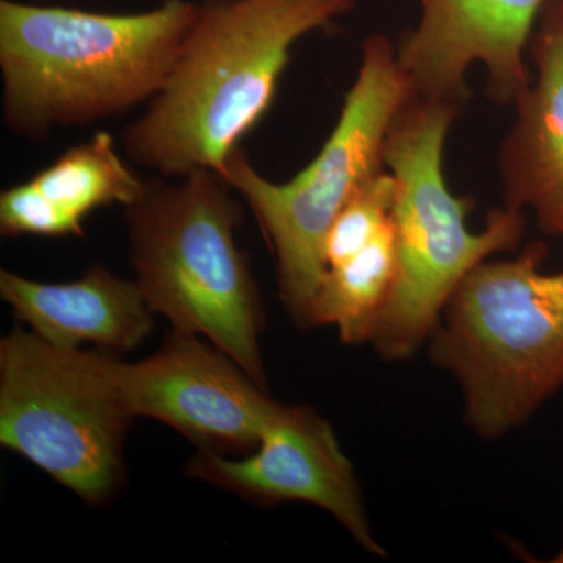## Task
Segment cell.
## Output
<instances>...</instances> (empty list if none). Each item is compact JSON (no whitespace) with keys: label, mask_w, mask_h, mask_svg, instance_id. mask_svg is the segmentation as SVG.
<instances>
[{"label":"cell","mask_w":563,"mask_h":563,"mask_svg":"<svg viewBox=\"0 0 563 563\" xmlns=\"http://www.w3.org/2000/svg\"><path fill=\"white\" fill-rule=\"evenodd\" d=\"M355 0H206L176 65L146 111L125 128L136 165L179 179L221 176L240 141L268 111L292 46L329 27Z\"/></svg>","instance_id":"1"},{"label":"cell","mask_w":563,"mask_h":563,"mask_svg":"<svg viewBox=\"0 0 563 563\" xmlns=\"http://www.w3.org/2000/svg\"><path fill=\"white\" fill-rule=\"evenodd\" d=\"M199 3L96 13L0 0L2 118L11 133L46 141L55 129L121 117L165 87Z\"/></svg>","instance_id":"2"},{"label":"cell","mask_w":563,"mask_h":563,"mask_svg":"<svg viewBox=\"0 0 563 563\" xmlns=\"http://www.w3.org/2000/svg\"><path fill=\"white\" fill-rule=\"evenodd\" d=\"M211 172L146 180L125 207L129 257L152 312L180 332L203 336L266 388L263 303L236 243L242 209Z\"/></svg>","instance_id":"3"},{"label":"cell","mask_w":563,"mask_h":563,"mask_svg":"<svg viewBox=\"0 0 563 563\" xmlns=\"http://www.w3.org/2000/svg\"><path fill=\"white\" fill-rule=\"evenodd\" d=\"M459 110L413 92L388 133L384 161L396 184V272L369 340L388 361L412 357L462 280L490 255L514 250L525 235V211L506 206L488 214L484 231L466 225L472 199L455 196L443 173L444 144Z\"/></svg>","instance_id":"4"},{"label":"cell","mask_w":563,"mask_h":563,"mask_svg":"<svg viewBox=\"0 0 563 563\" xmlns=\"http://www.w3.org/2000/svg\"><path fill=\"white\" fill-rule=\"evenodd\" d=\"M547 250L481 263L451 296L429 357L461 385L465 420L484 439L520 428L563 388V272Z\"/></svg>","instance_id":"5"},{"label":"cell","mask_w":563,"mask_h":563,"mask_svg":"<svg viewBox=\"0 0 563 563\" xmlns=\"http://www.w3.org/2000/svg\"><path fill=\"white\" fill-rule=\"evenodd\" d=\"M412 95L395 44L369 36L339 121L301 173L282 184L266 179L242 147L221 173L261 225L276 257L282 302L302 328H312L314 298L329 269V229L352 196L384 172L388 133Z\"/></svg>","instance_id":"6"},{"label":"cell","mask_w":563,"mask_h":563,"mask_svg":"<svg viewBox=\"0 0 563 563\" xmlns=\"http://www.w3.org/2000/svg\"><path fill=\"white\" fill-rule=\"evenodd\" d=\"M132 421L107 350H62L24 328L0 342V444L85 503L102 506L120 492Z\"/></svg>","instance_id":"7"},{"label":"cell","mask_w":563,"mask_h":563,"mask_svg":"<svg viewBox=\"0 0 563 563\" xmlns=\"http://www.w3.org/2000/svg\"><path fill=\"white\" fill-rule=\"evenodd\" d=\"M107 369L132 418L165 422L199 451L254 450L282 407L220 347L176 329L146 361L107 351Z\"/></svg>","instance_id":"8"},{"label":"cell","mask_w":563,"mask_h":563,"mask_svg":"<svg viewBox=\"0 0 563 563\" xmlns=\"http://www.w3.org/2000/svg\"><path fill=\"white\" fill-rule=\"evenodd\" d=\"M187 473L261 506L313 504L368 553L385 555L366 517L361 485L331 422L310 407L282 406L254 454L229 459L199 451Z\"/></svg>","instance_id":"9"},{"label":"cell","mask_w":563,"mask_h":563,"mask_svg":"<svg viewBox=\"0 0 563 563\" xmlns=\"http://www.w3.org/2000/svg\"><path fill=\"white\" fill-rule=\"evenodd\" d=\"M547 0H421L420 20L396 47L415 95L462 107L466 76L487 69L493 99L514 102L531 84L526 51Z\"/></svg>","instance_id":"10"},{"label":"cell","mask_w":563,"mask_h":563,"mask_svg":"<svg viewBox=\"0 0 563 563\" xmlns=\"http://www.w3.org/2000/svg\"><path fill=\"white\" fill-rule=\"evenodd\" d=\"M536 79L515 101L499 155L504 206L531 210L548 235H563V14L553 0L531 40Z\"/></svg>","instance_id":"11"},{"label":"cell","mask_w":563,"mask_h":563,"mask_svg":"<svg viewBox=\"0 0 563 563\" xmlns=\"http://www.w3.org/2000/svg\"><path fill=\"white\" fill-rule=\"evenodd\" d=\"M0 296L29 331L62 350L87 343L111 352L135 350L150 335L154 317L136 280L122 279L101 263L63 284L3 268Z\"/></svg>","instance_id":"12"},{"label":"cell","mask_w":563,"mask_h":563,"mask_svg":"<svg viewBox=\"0 0 563 563\" xmlns=\"http://www.w3.org/2000/svg\"><path fill=\"white\" fill-rule=\"evenodd\" d=\"M144 184L122 161L111 133H95L32 179L2 191L0 233L9 239L84 236L92 211L132 206Z\"/></svg>","instance_id":"13"},{"label":"cell","mask_w":563,"mask_h":563,"mask_svg":"<svg viewBox=\"0 0 563 563\" xmlns=\"http://www.w3.org/2000/svg\"><path fill=\"white\" fill-rule=\"evenodd\" d=\"M395 242L390 228L346 262L331 266L313 302V325H335L346 344L372 340L395 280Z\"/></svg>","instance_id":"14"},{"label":"cell","mask_w":563,"mask_h":563,"mask_svg":"<svg viewBox=\"0 0 563 563\" xmlns=\"http://www.w3.org/2000/svg\"><path fill=\"white\" fill-rule=\"evenodd\" d=\"M395 195V177L385 168L352 196L325 236L324 258L328 268L365 250L390 228Z\"/></svg>","instance_id":"15"},{"label":"cell","mask_w":563,"mask_h":563,"mask_svg":"<svg viewBox=\"0 0 563 563\" xmlns=\"http://www.w3.org/2000/svg\"><path fill=\"white\" fill-rule=\"evenodd\" d=\"M551 562L553 563H563V548L561 551H559L558 554L554 555L553 559H551Z\"/></svg>","instance_id":"16"},{"label":"cell","mask_w":563,"mask_h":563,"mask_svg":"<svg viewBox=\"0 0 563 563\" xmlns=\"http://www.w3.org/2000/svg\"><path fill=\"white\" fill-rule=\"evenodd\" d=\"M554 5L558 7L559 11L563 14V0H553Z\"/></svg>","instance_id":"17"},{"label":"cell","mask_w":563,"mask_h":563,"mask_svg":"<svg viewBox=\"0 0 563 563\" xmlns=\"http://www.w3.org/2000/svg\"><path fill=\"white\" fill-rule=\"evenodd\" d=\"M27 2L43 3L46 2V0H27Z\"/></svg>","instance_id":"18"}]
</instances>
